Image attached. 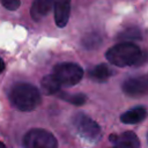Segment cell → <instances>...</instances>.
<instances>
[{
	"mask_svg": "<svg viewBox=\"0 0 148 148\" xmlns=\"http://www.w3.org/2000/svg\"><path fill=\"white\" fill-rule=\"evenodd\" d=\"M106 59L118 67L141 66L148 60V53L142 52L138 45L131 42H123L110 47L105 53Z\"/></svg>",
	"mask_w": 148,
	"mask_h": 148,
	"instance_id": "1",
	"label": "cell"
},
{
	"mask_svg": "<svg viewBox=\"0 0 148 148\" xmlns=\"http://www.w3.org/2000/svg\"><path fill=\"white\" fill-rule=\"evenodd\" d=\"M8 97L12 105L23 112L32 111L42 101L39 90L35 86L27 82L14 84L9 90Z\"/></svg>",
	"mask_w": 148,
	"mask_h": 148,
	"instance_id": "2",
	"label": "cell"
},
{
	"mask_svg": "<svg viewBox=\"0 0 148 148\" xmlns=\"http://www.w3.org/2000/svg\"><path fill=\"white\" fill-rule=\"evenodd\" d=\"M52 74L61 86L72 87L83 77V69L74 62H60L53 67Z\"/></svg>",
	"mask_w": 148,
	"mask_h": 148,
	"instance_id": "3",
	"label": "cell"
},
{
	"mask_svg": "<svg viewBox=\"0 0 148 148\" xmlns=\"http://www.w3.org/2000/svg\"><path fill=\"white\" fill-rule=\"evenodd\" d=\"M23 148H58V141L51 132L32 128L23 138Z\"/></svg>",
	"mask_w": 148,
	"mask_h": 148,
	"instance_id": "4",
	"label": "cell"
},
{
	"mask_svg": "<svg viewBox=\"0 0 148 148\" xmlns=\"http://www.w3.org/2000/svg\"><path fill=\"white\" fill-rule=\"evenodd\" d=\"M73 125L76 132L88 141H97L101 136L98 124L84 113H76L73 117Z\"/></svg>",
	"mask_w": 148,
	"mask_h": 148,
	"instance_id": "5",
	"label": "cell"
},
{
	"mask_svg": "<svg viewBox=\"0 0 148 148\" xmlns=\"http://www.w3.org/2000/svg\"><path fill=\"white\" fill-rule=\"evenodd\" d=\"M123 91L131 97H141L148 94V76L130 77L123 82Z\"/></svg>",
	"mask_w": 148,
	"mask_h": 148,
	"instance_id": "6",
	"label": "cell"
},
{
	"mask_svg": "<svg viewBox=\"0 0 148 148\" xmlns=\"http://www.w3.org/2000/svg\"><path fill=\"white\" fill-rule=\"evenodd\" d=\"M54 22L59 28L66 27L71 13V0H54Z\"/></svg>",
	"mask_w": 148,
	"mask_h": 148,
	"instance_id": "7",
	"label": "cell"
},
{
	"mask_svg": "<svg viewBox=\"0 0 148 148\" xmlns=\"http://www.w3.org/2000/svg\"><path fill=\"white\" fill-rule=\"evenodd\" d=\"M110 141L114 143L112 148H139L140 142L135 133L124 132L121 134L110 135Z\"/></svg>",
	"mask_w": 148,
	"mask_h": 148,
	"instance_id": "8",
	"label": "cell"
},
{
	"mask_svg": "<svg viewBox=\"0 0 148 148\" xmlns=\"http://www.w3.org/2000/svg\"><path fill=\"white\" fill-rule=\"evenodd\" d=\"M53 5H54V0H35L30 9L32 20L40 21L43 17L47 15V13L50 12Z\"/></svg>",
	"mask_w": 148,
	"mask_h": 148,
	"instance_id": "9",
	"label": "cell"
},
{
	"mask_svg": "<svg viewBox=\"0 0 148 148\" xmlns=\"http://www.w3.org/2000/svg\"><path fill=\"white\" fill-rule=\"evenodd\" d=\"M147 117V110L143 106H135L126 111L120 116V120L124 124H138Z\"/></svg>",
	"mask_w": 148,
	"mask_h": 148,
	"instance_id": "10",
	"label": "cell"
},
{
	"mask_svg": "<svg viewBox=\"0 0 148 148\" xmlns=\"http://www.w3.org/2000/svg\"><path fill=\"white\" fill-rule=\"evenodd\" d=\"M40 86H42V90L46 95L58 94L59 90H60V87H61V84L58 82V80L54 77L53 74H50V75L44 76L43 80H42V82H40Z\"/></svg>",
	"mask_w": 148,
	"mask_h": 148,
	"instance_id": "11",
	"label": "cell"
},
{
	"mask_svg": "<svg viewBox=\"0 0 148 148\" xmlns=\"http://www.w3.org/2000/svg\"><path fill=\"white\" fill-rule=\"evenodd\" d=\"M112 75L111 68L105 64H99L89 71V76L96 81H105Z\"/></svg>",
	"mask_w": 148,
	"mask_h": 148,
	"instance_id": "12",
	"label": "cell"
},
{
	"mask_svg": "<svg viewBox=\"0 0 148 148\" xmlns=\"http://www.w3.org/2000/svg\"><path fill=\"white\" fill-rule=\"evenodd\" d=\"M58 96H59L61 99H64V101H66V102H68V103H71V104L77 105V106L83 105V104L86 103V101H87V96H86L84 94H81V92H77V94L58 92Z\"/></svg>",
	"mask_w": 148,
	"mask_h": 148,
	"instance_id": "13",
	"label": "cell"
},
{
	"mask_svg": "<svg viewBox=\"0 0 148 148\" xmlns=\"http://www.w3.org/2000/svg\"><path fill=\"white\" fill-rule=\"evenodd\" d=\"M141 35H140V31L136 29V28H130V29H126L125 31H123L120 35H119V39H124V40H127V39H140Z\"/></svg>",
	"mask_w": 148,
	"mask_h": 148,
	"instance_id": "14",
	"label": "cell"
},
{
	"mask_svg": "<svg viewBox=\"0 0 148 148\" xmlns=\"http://www.w3.org/2000/svg\"><path fill=\"white\" fill-rule=\"evenodd\" d=\"M0 1L1 5L8 10H16L21 5V0H0Z\"/></svg>",
	"mask_w": 148,
	"mask_h": 148,
	"instance_id": "15",
	"label": "cell"
},
{
	"mask_svg": "<svg viewBox=\"0 0 148 148\" xmlns=\"http://www.w3.org/2000/svg\"><path fill=\"white\" fill-rule=\"evenodd\" d=\"M99 42H101V39H99V37H98V36L91 35V36H89V37H86V38H84L83 44L86 45V47L91 49V47H96V46L99 44Z\"/></svg>",
	"mask_w": 148,
	"mask_h": 148,
	"instance_id": "16",
	"label": "cell"
},
{
	"mask_svg": "<svg viewBox=\"0 0 148 148\" xmlns=\"http://www.w3.org/2000/svg\"><path fill=\"white\" fill-rule=\"evenodd\" d=\"M5 71V61L2 60V58L0 57V74Z\"/></svg>",
	"mask_w": 148,
	"mask_h": 148,
	"instance_id": "17",
	"label": "cell"
},
{
	"mask_svg": "<svg viewBox=\"0 0 148 148\" xmlns=\"http://www.w3.org/2000/svg\"><path fill=\"white\" fill-rule=\"evenodd\" d=\"M0 148H6V146H5V145H3L1 141H0Z\"/></svg>",
	"mask_w": 148,
	"mask_h": 148,
	"instance_id": "18",
	"label": "cell"
},
{
	"mask_svg": "<svg viewBox=\"0 0 148 148\" xmlns=\"http://www.w3.org/2000/svg\"><path fill=\"white\" fill-rule=\"evenodd\" d=\"M147 140H148V135H147Z\"/></svg>",
	"mask_w": 148,
	"mask_h": 148,
	"instance_id": "19",
	"label": "cell"
}]
</instances>
